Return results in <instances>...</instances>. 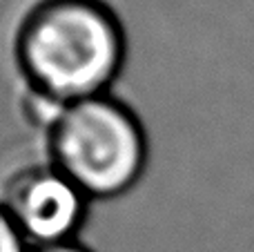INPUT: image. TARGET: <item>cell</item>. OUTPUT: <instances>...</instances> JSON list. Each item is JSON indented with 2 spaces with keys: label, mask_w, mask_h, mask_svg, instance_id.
<instances>
[{
  "label": "cell",
  "mask_w": 254,
  "mask_h": 252,
  "mask_svg": "<svg viewBox=\"0 0 254 252\" xmlns=\"http://www.w3.org/2000/svg\"><path fill=\"white\" fill-rule=\"evenodd\" d=\"M29 244L22 239L18 228L13 226L11 217L0 203V252H29Z\"/></svg>",
  "instance_id": "277c9868"
},
{
  "label": "cell",
  "mask_w": 254,
  "mask_h": 252,
  "mask_svg": "<svg viewBox=\"0 0 254 252\" xmlns=\"http://www.w3.org/2000/svg\"><path fill=\"white\" fill-rule=\"evenodd\" d=\"M125 54L123 22L105 0H38L13 36L27 92L58 107L110 94Z\"/></svg>",
  "instance_id": "6da1fadb"
},
{
  "label": "cell",
  "mask_w": 254,
  "mask_h": 252,
  "mask_svg": "<svg viewBox=\"0 0 254 252\" xmlns=\"http://www.w3.org/2000/svg\"><path fill=\"white\" fill-rule=\"evenodd\" d=\"M45 132L49 163L89 199L125 194L145 172L143 123L112 94L65 105Z\"/></svg>",
  "instance_id": "7a4b0ae2"
},
{
  "label": "cell",
  "mask_w": 254,
  "mask_h": 252,
  "mask_svg": "<svg viewBox=\"0 0 254 252\" xmlns=\"http://www.w3.org/2000/svg\"><path fill=\"white\" fill-rule=\"evenodd\" d=\"M29 252H89L78 241H65V244H54V246H40V248H31Z\"/></svg>",
  "instance_id": "5b68a950"
},
{
  "label": "cell",
  "mask_w": 254,
  "mask_h": 252,
  "mask_svg": "<svg viewBox=\"0 0 254 252\" xmlns=\"http://www.w3.org/2000/svg\"><path fill=\"white\" fill-rule=\"evenodd\" d=\"M89 196L52 163L27 165L2 188V208L29 248L76 241L87 217Z\"/></svg>",
  "instance_id": "3957f363"
}]
</instances>
